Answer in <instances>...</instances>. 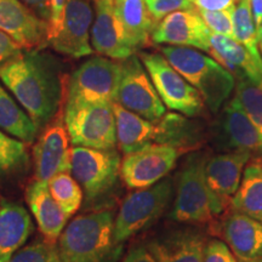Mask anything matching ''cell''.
<instances>
[{
    "label": "cell",
    "mask_w": 262,
    "mask_h": 262,
    "mask_svg": "<svg viewBox=\"0 0 262 262\" xmlns=\"http://www.w3.org/2000/svg\"><path fill=\"white\" fill-rule=\"evenodd\" d=\"M41 50H26L0 67V81L28 113L38 131L63 110L66 85L61 64Z\"/></svg>",
    "instance_id": "1"
},
{
    "label": "cell",
    "mask_w": 262,
    "mask_h": 262,
    "mask_svg": "<svg viewBox=\"0 0 262 262\" xmlns=\"http://www.w3.org/2000/svg\"><path fill=\"white\" fill-rule=\"evenodd\" d=\"M114 214L98 210L77 216L58 238L63 262H111L120 253L114 239Z\"/></svg>",
    "instance_id": "2"
},
{
    "label": "cell",
    "mask_w": 262,
    "mask_h": 262,
    "mask_svg": "<svg viewBox=\"0 0 262 262\" xmlns=\"http://www.w3.org/2000/svg\"><path fill=\"white\" fill-rule=\"evenodd\" d=\"M160 52L198 90L209 111L219 113L235 89L234 75L198 49L164 45Z\"/></svg>",
    "instance_id": "3"
},
{
    "label": "cell",
    "mask_w": 262,
    "mask_h": 262,
    "mask_svg": "<svg viewBox=\"0 0 262 262\" xmlns=\"http://www.w3.org/2000/svg\"><path fill=\"white\" fill-rule=\"evenodd\" d=\"M63 116L73 146L100 149L118 146L113 103L67 101Z\"/></svg>",
    "instance_id": "4"
},
{
    "label": "cell",
    "mask_w": 262,
    "mask_h": 262,
    "mask_svg": "<svg viewBox=\"0 0 262 262\" xmlns=\"http://www.w3.org/2000/svg\"><path fill=\"white\" fill-rule=\"evenodd\" d=\"M173 194V181L165 178L147 188L135 189L124 199L114 220V239L122 244L150 227L166 210Z\"/></svg>",
    "instance_id": "5"
},
{
    "label": "cell",
    "mask_w": 262,
    "mask_h": 262,
    "mask_svg": "<svg viewBox=\"0 0 262 262\" xmlns=\"http://www.w3.org/2000/svg\"><path fill=\"white\" fill-rule=\"evenodd\" d=\"M206 159L202 153H192L179 172L175 201L170 219L181 224H208L214 219L210 194L205 180Z\"/></svg>",
    "instance_id": "6"
},
{
    "label": "cell",
    "mask_w": 262,
    "mask_h": 262,
    "mask_svg": "<svg viewBox=\"0 0 262 262\" xmlns=\"http://www.w3.org/2000/svg\"><path fill=\"white\" fill-rule=\"evenodd\" d=\"M71 172L83 188L88 202L112 192L120 178L122 158L116 148L100 149L73 146Z\"/></svg>",
    "instance_id": "7"
},
{
    "label": "cell",
    "mask_w": 262,
    "mask_h": 262,
    "mask_svg": "<svg viewBox=\"0 0 262 262\" xmlns=\"http://www.w3.org/2000/svg\"><path fill=\"white\" fill-rule=\"evenodd\" d=\"M140 58L166 108L186 117H196L203 112L205 103L201 94L162 52H141Z\"/></svg>",
    "instance_id": "8"
},
{
    "label": "cell",
    "mask_w": 262,
    "mask_h": 262,
    "mask_svg": "<svg viewBox=\"0 0 262 262\" xmlns=\"http://www.w3.org/2000/svg\"><path fill=\"white\" fill-rule=\"evenodd\" d=\"M122 66L104 56L86 60L75 70L67 83V101L110 102L117 100Z\"/></svg>",
    "instance_id": "9"
},
{
    "label": "cell",
    "mask_w": 262,
    "mask_h": 262,
    "mask_svg": "<svg viewBox=\"0 0 262 262\" xmlns=\"http://www.w3.org/2000/svg\"><path fill=\"white\" fill-rule=\"evenodd\" d=\"M120 66L122 74L116 102L147 120L159 122L165 116L166 107L157 93L140 56L133 55L120 61Z\"/></svg>",
    "instance_id": "10"
},
{
    "label": "cell",
    "mask_w": 262,
    "mask_h": 262,
    "mask_svg": "<svg viewBox=\"0 0 262 262\" xmlns=\"http://www.w3.org/2000/svg\"><path fill=\"white\" fill-rule=\"evenodd\" d=\"M183 148L169 143H152L124 156L120 178L130 189L147 188L165 179L175 169Z\"/></svg>",
    "instance_id": "11"
},
{
    "label": "cell",
    "mask_w": 262,
    "mask_h": 262,
    "mask_svg": "<svg viewBox=\"0 0 262 262\" xmlns=\"http://www.w3.org/2000/svg\"><path fill=\"white\" fill-rule=\"evenodd\" d=\"M250 157L248 150H229L206 159L205 180L215 216L231 206Z\"/></svg>",
    "instance_id": "12"
},
{
    "label": "cell",
    "mask_w": 262,
    "mask_h": 262,
    "mask_svg": "<svg viewBox=\"0 0 262 262\" xmlns=\"http://www.w3.org/2000/svg\"><path fill=\"white\" fill-rule=\"evenodd\" d=\"M70 135L64 123L63 110L47 126L33 147L35 179L49 182L61 172H71Z\"/></svg>",
    "instance_id": "13"
},
{
    "label": "cell",
    "mask_w": 262,
    "mask_h": 262,
    "mask_svg": "<svg viewBox=\"0 0 262 262\" xmlns=\"http://www.w3.org/2000/svg\"><path fill=\"white\" fill-rule=\"evenodd\" d=\"M94 11L90 37L93 50L116 61L135 55L137 49L117 14L114 0H94Z\"/></svg>",
    "instance_id": "14"
},
{
    "label": "cell",
    "mask_w": 262,
    "mask_h": 262,
    "mask_svg": "<svg viewBox=\"0 0 262 262\" xmlns=\"http://www.w3.org/2000/svg\"><path fill=\"white\" fill-rule=\"evenodd\" d=\"M94 15L90 0H70L61 31L49 41V47L71 58L90 56L94 52L90 40Z\"/></svg>",
    "instance_id": "15"
},
{
    "label": "cell",
    "mask_w": 262,
    "mask_h": 262,
    "mask_svg": "<svg viewBox=\"0 0 262 262\" xmlns=\"http://www.w3.org/2000/svg\"><path fill=\"white\" fill-rule=\"evenodd\" d=\"M210 34L198 10H181L165 16L157 24L152 41L159 45L198 49L209 54Z\"/></svg>",
    "instance_id": "16"
},
{
    "label": "cell",
    "mask_w": 262,
    "mask_h": 262,
    "mask_svg": "<svg viewBox=\"0 0 262 262\" xmlns=\"http://www.w3.org/2000/svg\"><path fill=\"white\" fill-rule=\"evenodd\" d=\"M0 31L24 50L49 47V26L21 0H0Z\"/></svg>",
    "instance_id": "17"
},
{
    "label": "cell",
    "mask_w": 262,
    "mask_h": 262,
    "mask_svg": "<svg viewBox=\"0 0 262 262\" xmlns=\"http://www.w3.org/2000/svg\"><path fill=\"white\" fill-rule=\"evenodd\" d=\"M216 142L222 149L262 152V135L249 119L237 97L224 104L216 126Z\"/></svg>",
    "instance_id": "18"
},
{
    "label": "cell",
    "mask_w": 262,
    "mask_h": 262,
    "mask_svg": "<svg viewBox=\"0 0 262 262\" xmlns=\"http://www.w3.org/2000/svg\"><path fill=\"white\" fill-rule=\"evenodd\" d=\"M217 232L239 262H262V224L232 209Z\"/></svg>",
    "instance_id": "19"
},
{
    "label": "cell",
    "mask_w": 262,
    "mask_h": 262,
    "mask_svg": "<svg viewBox=\"0 0 262 262\" xmlns=\"http://www.w3.org/2000/svg\"><path fill=\"white\" fill-rule=\"evenodd\" d=\"M117 123L118 147L124 156L136 152L152 143H164L165 126L163 120L150 122L113 102Z\"/></svg>",
    "instance_id": "20"
},
{
    "label": "cell",
    "mask_w": 262,
    "mask_h": 262,
    "mask_svg": "<svg viewBox=\"0 0 262 262\" xmlns=\"http://www.w3.org/2000/svg\"><path fill=\"white\" fill-rule=\"evenodd\" d=\"M26 202L44 241L56 244L68 217L51 195L48 182L35 179L26 188Z\"/></svg>",
    "instance_id": "21"
},
{
    "label": "cell",
    "mask_w": 262,
    "mask_h": 262,
    "mask_svg": "<svg viewBox=\"0 0 262 262\" xmlns=\"http://www.w3.org/2000/svg\"><path fill=\"white\" fill-rule=\"evenodd\" d=\"M205 237L194 229H181L152 239L146 245L157 262H204Z\"/></svg>",
    "instance_id": "22"
},
{
    "label": "cell",
    "mask_w": 262,
    "mask_h": 262,
    "mask_svg": "<svg viewBox=\"0 0 262 262\" xmlns=\"http://www.w3.org/2000/svg\"><path fill=\"white\" fill-rule=\"evenodd\" d=\"M34 226L29 212L21 204L9 201L0 203V262H10L24 248Z\"/></svg>",
    "instance_id": "23"
},
{
    "label": "cell",
    "mask_w": 262,
    "mask_h": 262,
    "mask_svg": "<svg viewBox=\"0 0 262 262\" xmlns=\"http://www.w3.org/2000/svg\"><path fill=\"white\" fill-rule=\"evenodd\" d=\"M209 54L231 72L234 78L244 75L262 88V64L257 63L250 52L234 38L211 33Z\"/></svg>",
    "instance_id": "24"
},
{
    "label": "cell",
    "mask_w": 262,
    "mask_h": 262,
    "mask_svg": "<svg viewBox=\"0 0 262 262\" xmlns=\"http://www.w3.org/2000/svg\"><path fill=\"white\" fill-rule=\"evenodd\" d=\"M114 5L137 50L149 47L150 42H153L152 33L157 22L149 14L146 0H114Z\"/></svg>",
    "instance_id": "25"
},
{
    "label": "cell",
    "mask_w": 262,
    "mask_h": 262,
    "mask_svg": "<svg viewBox=\"0 0 262 262\" xmlns=\"http://www.w3.org/2000/svg\"><path fill=\"white\" fill-rule=\"evenodd\" d=\"M231 209L262 224V162L249 160L243 179L231 202Z\"/></svg>",
    "instance_id": "26"
},
{
    "label": "cell",
    "mask_w": 262,
    "mask_h": 262,
    "mask_svg": "<svg viewBox=\"0 0 262 262\" xmlns=\"http://www.w3.org/2000/svg\"><path fill=\"white\" fill-rule=\"evenodd\" d=\"M0 129L15 139L33 143L38 129L31 117L0 81Z\"/></svg>",
    "instance_id": "27"
},
{
    "label": "cell",
    "mask_w": 262,
    "mask_h": 262,
    "mask_svg": "<svg viewBox=\"0 0 262 262\" xmlns=\"http://www.w3.org/2000/svg\"><path fill=\"white\" fill-rule=\"evenodd\" d=\"M234 39L241 42L257 63L262 64V54L258 47L257 29L255 25L250 0H238L233 11Z\"/></svg>",
    "instance_id": "28"
},
{
    "label": "cell",
    "mask_w": 262,
    "mask_h": 262,
    "mask_svg": "<svg viewBox=\"0 0 262 262\" xmlns=\"http://www.w3.org/2000/svg\"><path fill=\"white\" fill-rule=\"evenodd\" d=\"M51 195L68 219L80 209L83 203V188L72 172H61L48 182Z\"/></svg>",
    "instance_id": "29"
},
{
    "label": "cell",
    "mask_w": 262,
    "mask_h": 262,
    "mask_svg": "<svg viewBox=\"0 0 262 262\" xmlns=\"http://www.w3.org/2000/svg\"><path fill=\"white\" fill-rule=\"evenodd\" d=\"M28 164L27 143L0 129V175H11Z\"/></svg>",
    "instance_id": "30"
},
{
    "label": "cell",
    "mask_w": 262,
    "mask_h": 262,
    "mask_svg": "<svg viewBox=\"0 0 262 262\" xmlns=\"http://www.w3.org/2000/svg\"><path fill=\"white\" fill-rule=\"evenodd\" d=\"M249 119L262 135V88L244 75L235 77V94Z\"/></svg>",
    "instance_id": "31"
},
{
    "label": "cell",
    "mask_w": 262,
    "mask_h": 262,
    "mask_svg": "<svg viewBox=\"0 0 262 262\" xmlns=\"http://www.w3.org/2000/svg\"><path fill=\"white\" fill-rule=\"evenodd\" d=\"M10 262H63L57 244L47 241H35L21 248Z\"/></svg>",
    "instance_id": "32"
},
{
    "label": "cell",
    "mask_w": 262,
    "mask_h": 262,
    "mask_svg": "<svg viewBox=\"0 0 262 262\" xmlns=\"http://www.w3.org/2000/svg\"><path fill=\"white\" fill-rule=\"evenodd\" d=\"M233 11L234 8L222 11H199V14L211 33L234 38Z\"/></svg>",
    "instance_id": "33"
},
{
    "label": "cell",
    "mask_w": 262,
    "mask_h": 262,
    "mask_svg": "<svg viewBox=\"0 0 262 262\" xmlns=\"http://www.w3.org/2000/svg\"><path fill=\"white\" fill-rule=\"evenodd\" d=\"M146 5L157 24L175 11L195 9L194 0H146Z\"/></svg>",
    "instance_id": "34"
},
{
    "label": "cell",
    "mask_w": 262,
    "mask_h": 262,
    "mask_svg": "<svg viewBox=\"0 0 262 262\" xmlns=\"http://www.w3.org/2000/svg\"><path fill=\"white\" fill-rule=\"evenodd\" d=\"M204 262H239L233 251L220 239H210L204 249Z\"/></svg>",
    "instance_id": "35"
},
{
    "label": "cell",
    "mask_w": 262,
    "mask_h": 262,
    "mask_svg": "<svg viewBox=\"0 0 262 262\" xmlns=\"http://www.w3.org/2000/svg\"><path fill=\"white\" fill-rule=\"evenodd\" d=\"M70 0H51V17L49 21V41L60 33L66 9Z\"/></svg>",
    "instance_id": "36"
},
{
    "label": "cell",
    "mask_w": 262,
    "mask_h": 262,
    "mask_svg": "<svg viewBox=\"0 0 262 262\" xmlns=\"http://www.w3.org/2000/svg\"><path fill=\"white\" fill-rule=\"evenodd\" d=\"M24 54V49L6 33L0 31V67Z\"/></svg>",
    "instance_id": "37"
},
{
    "label": "cell",
    "mask_w": 262,
    "mask_h": 262,
    "mask_svg": "<svg viewBox=\"0 0 262 262\" xmlns=\"http://www.w3.org/2000/svg\"><path fill=\"white\" fill-rule=\"evenodd\" d=\"M238 0H194V8L199 11H222L235 8Z\"/></svg>",
    "instance_id": "38"
},
{
    "label": "cell",
    "mask_w": 262,
    "mask_h": 262,
    "mask_svg": "<svg viewBox=\"0 0 262 262\" xmlns=\"http://www.w3.org/2000/svg\"><path fill=\"white\" fill-rule=\"evenodd\" d=\"M21 2L49 26L51 17V0H21Z\"/></svg>",
    "instance_id": "39"
},
{
    "label": "cell",
    "mask_w": 262,
    "mask_h": 262,
    "mask_svg": "<svg viewBox=\"0 0 262 262\" xmlns=\"http://www.w3.org/2000/svg\"><path fill=\"white\" fill-rule=\"evenodd\" d=\"M120 262H157V260L150 254L148 248L145 245H137V247L130 249L129 253Z\"/></svg>",
    "instance_id": "40"
},
{
    "label": "cell",
    "mask_w": 262,
    "mask_h": 262,
    "mask_svg": "<svg viewBox=\"0 0 262 262\" xmlns=\"http://www.w3.org/2000/svg\"><path fill=\"white\" fill-rule=\"evenodd\" d=\"M250 5L255 25H256V29L258 32V29L262 26V0H250Z\"/></svg>",
    "instance_id": "41"
},
{
    "label": "cell",
    "mask_w": 262,
    "mask_h": 262,
    "mask_svg": "<svg viewBox=\"0 0 262 262\" xmlns=\"http://www.w3.org/2000/svg\"><path fill=\"white\" fill-rule=\"evenodd\" d=\"M257 38H258V47H260V51H261V54H262V26H261V28L258 29V32H257Z\"/></svg>",
    "instance_id": "42"
}]
</instances>
